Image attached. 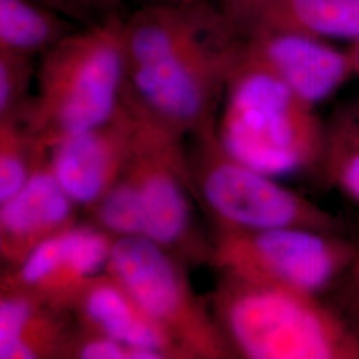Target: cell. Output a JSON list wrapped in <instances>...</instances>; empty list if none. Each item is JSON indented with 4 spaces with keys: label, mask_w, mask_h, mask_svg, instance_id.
Instances as JSON below:
<instances>
[{
    "label": "cell",
    "mask_w": 359,
    "mask_h": 359,
    "mask_svg": "<svg viewBox=\"0 0 359 359\" xmlns=\"http://www.w3.org/2000/svg\"><path fill=\"white\" fill-rule=\"evenodd\" d=\"M173 1H197V0H173Z\"/></svg>",
    "instance_id": "obj_27"
},
{
    "label": "cell",
    "mask_w": 359,
    "mask_h": 359,
    "mask_svg": "<svg viewBox=\"0 0 359 359\" xmlns=\"http://www.w3.org/2000/svg\"><path fill=\"white\" fill-rule=\"evenodd\" d=\"M74 23L34 0H0V52L41 56L76 31Z\"/></svg>",
    "instance_id": "obj_16"
},
{
    "label": "cell",
    "mask_w": 359,
    "mask_h": 359,
    "mask_svg": "<svg viewBox=\"0 0 359 359\" xmlns=\"http://www.w3.org/2000/svg\"><path fill=\"white\" fill-rule=\"evenodd\" d=\"M130 347L115 339L77 329L67 351V358L74 359H129Z\"/></svg>",
    "instance_id": "obj_20"
},
{
    "label": "cell",
    "mask_w": 359,
    "mask_h": 359,
    "mask_svg": "<svg viewBox=\"0 0 359 359\" xmlns=\"http://www.w3.org/2000/svg\"><path fill=\"white\" fill-rule=\"evenodd\" d=\"M50 149L22 120H0V204L19 192L48 160Z\"/></svg>",
    "instance_id": "obj_17"
},
{
    "label": "cell",
    "mask_w": 359,
    "mask_h": 359,
    "mask_svg": "<svg viewBox=\"0 0 359 359\" xmlns=\"http://www.w3.org/2000/svg\"><path fill=\"white\" fill-rule=\"evenodd\" d=\"M77 208L47 160L19 192L0 204V256L6 269L18 266L38 245L77 224Z\"/></svg>",
    "instance_id": "obj_12"
},
{
    "label": "cell",
    "mask_w": 359,
    "mask_h": 359,
    "mask_svg": "<svg viewBox=\"0 0 359 359\" xmlns=\"http://www.w3.org/2000/svg\"><path fill=\"white\" fill-rule=\"evenodd\" d=\"M326 126L327 137L320 179L359 204V129L338 108Z\"/></svg>",
    "instance_id": "obj_18"
},
{
    "label": "cell",
    "mask_w": 359,
    "mask_h": 359,
    "mask_svg": "<svg viewBox=\"0 0 359 359\" xmlns=\"http://www.w3.org/2000/svg\"><path fill=\"white\" fill-rule=\"evenodd\" d=\"M216 135L236 160L271 177H320L327 126L283 80L243 55L228 79Z\"/></svg>",
    "instance_id": "obj_2"
},
{
    "label": "cell",
    "mask_w": 359,
    "mask_h": 359,
    "mask_svg": "<svg viewBox=\"0 0 359 359\" xmlns=\"http://www.w3.org/2000/svg\"><path fill=\"white\" fill-rule=\"evenodd\" d=\"M237 28L241 34L274 29L351 43L359 38V0H266Z\"/></svg>",
    "instance_id": "obj_15"
},
{
    "label": "cell",
    "mask_w": 359,
    "mask_h": 359,
    "mask_svg": "<svg viewBox=\"0 0 359 359\" xmlns=\"http://www.w3.org/2000/svg\"><path fill=\"white\" fill-rule=\"evenodd\" d=\"M136 116V145L121 175L133 192L140 236L184 265L209 261L210 241L206 243L194 226L192 180L182 139Z\"/></svg>",
    "instance_id": "obj_8"
},
{
    "label": "cell",
    "mask_w": 359,
    "mask_h": 359,
    "mask_svg": "<svg viewBox=\"0 0 359 359\" xmlns=\"http://www.w3.org/2000/svg\"><path fill=\"white\" fill-rule=\"evenodd\" d=\"M40 4L62 13L75 23L90 26L97 22V18H104L93 6L92 0H34Z\"/></svg>",
    "instance_id": "obj_22"
},
{
    "label": "cell",
    "mask_w": 359,
    "mask_h": 359,
    "mask_svg": "<svg viewBox=\"0 0 359 359\" xmlns=\"http://www.w3.org/2000/svg\"><path fill=\"white\" fill-rule=\"evenodd\" d=\"M210 304L234 358L359 359V334L320 295L222 274Z\"/></svg>",
    "instance_id": "obj_3"
},
{
    "label": "cell",
    "mask_w": 359,
    "mask_h": 359,
    "mask_svg": "<svg viewBox=\"0 0 359 359\" xmlns=\"http://www.w3.org/2000/svg\"><path fill=\"white\" fill-rule=\"evenodd\" d=\"M69 313L76 318L80 329L107 335L132 348L156 350L167 359H189L127 289L105 271L80 289Z\"/></svg>",
    "instance_id": "obj_13"
},
{
    "label": "cell",
    "mask_w": 359,
    "mask_h": 359,
    "mask_svg": "<svg viewBox=\"0 0 359 359\" xmlns=\"http://www.w3.org/2000/svg\"><path fill=\"white\" fill-rule=\"evenodd\" d=\"M348 234L309 228L215 229L209 262L222 274L321 295L358 252Z\"/></svg>",
    "instance_id": "obj_6"
},
{
    "label": "cell",
    "mask_w": 359,
    "mask_h": 359,
    "mask_svg": "<svg viewBox=\"0 0 359 359\" xmlns=\"http://www.w3.org/2000/svg\"><path fill=\"white\" fill-rule=\"evenodd\" d=\"M123 0H92L96 10L102 16H108L112 13H118V7Z\"/></svg>",
    "instance_id": "obj_24"
},
{
    "label": "cell",
    "mask_w": 359,
    "mask_h": 359,
    "mask_svg": "<svg viewBox=\"0 0 359 359\" xmlns=\"http://www.w3.org/2000/svg\"><path fill=\"white\" fill-rule=\"evenodd\" d=\"M115 237L90 224H75L38 245L1 276V292L29 295L69 311L80 289L107 269Z\"/></svg>",
    "instance_id": "obj_9"
},
{
    "label": "cell",
    "mask_w": 359,
    "mask_h": 359,
    "mask_svg": "<svg viewBox=\"0 0 359 359\" xmlns=\"http://www.w3.org/2000/svg\"><path fill=\"white\" fill-rule=\"evenodd\" d=\"M124 19L118 13L74 31L40 56L25 124L48 149L112 121L124 109Z\"/></svg>",
    "instance_id": "obj_4"
},
{
    "label": "cell",
    "mask_w": 359,
    "mask_h": 359,
    "mask_svg": "<svg viewBox=\"0 0 359 359\" xmlns=\"http://www.w3.org/2000/svg\"><path fill=\"white\" fill-rule=\"evenodd\" d=\"M332 289H335V305H332L359 334V249Z\"/></svg>",
    "instance_id": "obj_21"
},
{
    "label": "cell",
    "mask_w": 359,
    "mask_h": 359,
    "mask_svg": "<svg viewBox=\"0 0 359 359\" xmlns=\"http://www.w3.org/2000/svg\"><path fill=\"white\" fill-rule=\"evenodd\" d=\"M193 137L197 142L196 151L187 156L193 196L215 229L297 226L350 233L342 218L226 154L216 128Z\"/></svg>",
    "instance_id": "obj_5"
},
{
    "label": "cell",
    "mask_w": 359,
    "mask_h": 359,
    "mask_svg": "<svg viewBox=\"0 0 359 359\" xmlns=\"http://www.w3.org/2000/svg\"><path fill=\"white\" fill-rule=\"evenodd\" d=\"M68 314L29 295L1 292L0 359L67 358L76 332Z\"/></svg>",
    "instance_id": "obj_14"
},
{
    "label": "cell",
    "mask_w": 359,
    "mask_h": 359,
    "mask_svg": "<svg viewBox=\"0 0 359 359\" xmlns=\"http://www.w3.org/2000/svg\"><path fill=\"white\" fill-rule=\"evenodd\" d=\"M243 35L248 59L316 107L333 97L354 77L346 50L327 40L274 29H252Z\"/></svg>",
    "instance_id": "obj_11"
},
{
    "label": "cell",
    "mask_w": 359,
    "mask_h": 359,
    "mask_svg": "<svg viewBox=\"0 0 359 359\" xmlns=\"http://www.w3.org/2000/svg\"><path fill=\"white\" fill-rule=\"evenodd\" d=\"M139 130V117L124 109L108 124L52 144L48 165L71 200L90 210L111 189L128 164Z\"/></svg>",
    "instance_id": "obj_10"
},
{
    "label": "cell",
    "mask_w": 359,
    "mask_h": 359,
    "mask_svg": "<svg viewBox=\"0 0 359 359\" xmlns=\"http://www.w3.org/2000/svg\"><path fill=\"white\" fill-rule=\"evenodd\" d=\"M338 109L359 129V99L342 104L338 107Z\"/></svg>",
    "instance_id": "obj_25"
},
{
    "label": "cell",
    "mask_w": 359,
    "mask_h": 359,
    "mask_svg": "<svg viewBox=\"0 0 359 359\" xmlns=\"http://www.w3.org/2000/svg\"><path fill=\"white\" fill-rule=\"evenodd\" d=\"M105 273L121 283L142 310L189 359L234 358L212 311L193 290L184 264L142 237H117Z\"/></svg>",
    "instance_id": "obj_7"
},
{
    "label": "cell",
    "mask_w": 359,
    "mask_h": 359,
    "mask_svg": "<svg viewBox=\"0 0 359 359\" xmlns=\"http://www.w3.org/2000/svg\"><path fill=\"white\" fill-rule=\"evenodd\" d=\"M35 76L34 57L0 52V120H25L34 99L29 88Z\"/></svg>",
    "instance_id": "obj_19"
},
{
    "label": "cell",
    "mask_w": 359,
    "mask_h": 359,
    "mask_svg": "<svg viewBox=\"0 0 359 359\" xmlns=\"http://www.w3.org/2000/svg\"><path fill=\"white\" fill-rule=\"evenodd\" d=\"M265 1L266 0H217V4L231 23L238 27L249 13Z\"/></svg>",
    "instance_id": "obj_23"
},
{
    "label": "cell",
    "mask_w": 359,
    "mask_h": 359,
    "mask_svg": "<svg viewBox=\"0 0 359 359\" xmlns=\"http://www.w3.org/2000/svg\"><path fill=\"white\" fill-rule=\"evenodd\" d=\"M350 65H351V71H353V76L359 79V38L353 40L346 50Z\"/></svg>",
    "instance_id": "obj_26"
},
{
    "label": "cell",
    "mask_w": 359,
    "mask_h": 359,
    "mask_svg": "<svg viewBox=\"0 0 359 359\" xmlns=\"http://www.w3.org/2000/svg\"><path fill=\"white\" fill-rule=\"evenodd\" d=\"M244 35L212 0H157L123 26L124 103L184 139L216 128Z\"/></svg>",
    "instance_id": "obj_1"
}]
</instances>
